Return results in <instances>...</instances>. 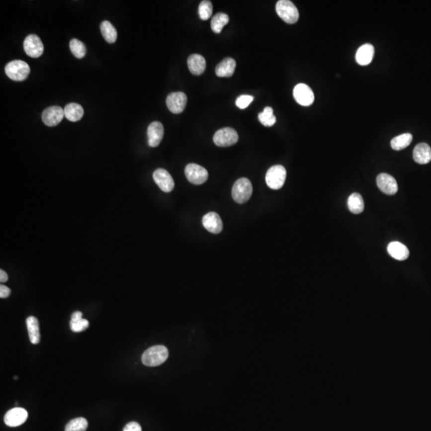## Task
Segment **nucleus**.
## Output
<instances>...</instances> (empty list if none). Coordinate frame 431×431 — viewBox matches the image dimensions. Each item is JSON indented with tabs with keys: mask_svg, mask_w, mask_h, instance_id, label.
<instances>
[{
	"mask_svg": "<svg viewBox=\"0 0 431 431\" xmlns=\"http://www.w3.org/2000/svg\"><path fill=\"white\" fill-rule=\"evenodd\" d=\"M7 279H8V275L6 273V271L1 270L0 271V281L4 283V282L7 281Z\"/></svg>",
	"mask_w": 431,
	"mask_h": 431,
	"instance_id": "c9c22d12",
	"label": "nucleus"
},
{
	"mask_svg": "<svg viewBox=\"0 0 431 431\" xmlns=\"http://www.w3.org/2000/svg\"><path fill=\"white\" fill-rule=\"evenodd\" d=\"M198 14L202 20H208L213 14V4L210 1L205 0L200 2L198 7Z\"/></svg>",
	"mask_w": 431,
	"mask_h": 431,
	"instance_id": "7c9ffc66",
	"label": "nucleus"
},
{
	"mask_svg": "<svg viewBox=\"0 0 431 431\" xmlns=\"http://www.w3.org/2000/svg\"><path fill=\"white\" fill-rule=\"evenodd\" d=\"M413 158L418 164H428L431 161V146L427 143H419L415 146Z\"/></svg>",
	"mask_w": 431,
	"mask_h": 431,
	"instance_id": "f3484780",
	"label": "nucleus"
},
{
	"mask_svg": "<svg viewBox=\"0 0 431 431\" xmlns=\"http://www.w3.org/2000/svg\"><path fill=\"white\" fill-rule=\"evenodd\" d=\"M187 96L183 92H173L166 98V105L172 113H180L186 106Z\"/></svg>",
	"mask_w": 431,
	"mask_h": 431,
	"instance_id": "9b49d317",
	"label": "nucleus"
},
{
	"mask_svg": "<svg viewBox=\"0 0 431 431\" xmlns=\"http://www.w3.org/2000/svg\"><path fill=\"white\" fill-rule=\"evenodd\" d=\"M236 61L232 58H226L216 67L215 72L218 77L229 78L235 72Z\"/></svg>",
	"mask_w": 431,
	"mask_h": 431,
	"instance_id": "412c9836",
	"label": "nucleus"
},
{
	"mask_svg": "<svg viewBox=\"0 0 431 431\" xmlns=\"http://www.w3.org/2000/svg\"><path fill=\"white\" fill-rule=\"evenodd\" d=\"M149 146L153 148L158 147L164 137V127L161 122H154L147 129Z\"/></svg>",
	"mask_w": 431,
	"mask_h": 431,
	"instance_id": "2eb2a0df",
	"label": "nucleus"
},
{
	"mask_svg": "<svg viewBox=\"0 0 431 431\" xmlns=\"http://www.w3.org/2000/svg\"><path fill=\"white\" fill-rule=\"evenodd\" d=\"M169 357L167 347L162 345L152 346L142 354V361L144 364L148 366H157L166 362Z\"/></svg>",
	"mask_w": 431,
	"mask_h": 431,
	"instance_id": "f257e3e1",
	"label": "nucleus"
},
{
	"mask_svg": "<svg viewBox=\"0 0 431 431\" xmlns=\"http://www.w3.org/2000/svg\"><path fill=\"white\" fill-rule=\"evenodd\" d=\"M70 49L72 54L77 59H83L86 54V47L85 44L77 39H71L70 42Z\"/></svg>",
	"mask_w": 431,
	"mask_h": 431,
	"instance_id": "c85d7f7f",
	"label": "nucleus"
},
{
	"mask_svg": "<svg viewBox=\"0 0 431 431\" xmlns=\"http://www.w3.org/2000/svg\"><path fill=\"white\" fill-rule=\"evenodd\" d=\"M187 180L193 184H201L209 178V172L202 166L194 163L187 165L184 169Z\"/></svg>",
	"mask_w": 431,
	"mask_h": 431,
	"instance_id": "0eeeda50",
	"label": "nucleus"
},
{
	"mask_svg": "<svg viewBox=\"0 0 431 431\" xmlns=\"http://www.w3.org/2000/svg\"><path fill=\"white\" fill-rule=\"evenodd\" d=\"M154 181L163 192H170L174 188V180L170 172L164 169H158L153 174Z\"/></svg>",
	"mask_w": 431,
	"mask_h": 431,
	"instance_id": "f8f14e48",
	"label": "nucleus"
},
{
	"mask_svg": "<svg viewBox=\"0 0 431 431\" xmlns=\"http://www.w3.org/2000/svg\"><path fill=\"white\" fill-rule=\"evenodd\" d=\"M82 318H83V313L81 312H74L71 316V320H79V319Z\"/></svg>",
	"mask_w": 431,
	"mask_h": 431,
	"instance_id": "e433bc0d",
	"label": "nucleus"
},
{
	"mask_svg": "<svg viewBox=\"0 0 431 431\" xmlns=\"http://www.w3.org/2000/svg\"><path fill=\"white\" fill-rule=\"evenodd\" d=\"M377 185L385 194L395 195L398 192V184L392 176L387 173H380L377 176Z\"/></svg>",
	"mask_w": 431,
	"mask_h": 431,
	"instance_id": "4468645a",
	"label": "nucleus"
},
{
	"mask_svg": "<svg viewBox=\"0 0 431 431\" xmlns=\"http://www.w3.org/2000/svg\"><path fill=\"white\" fill-rule=\"evenodd\" d=\"M349 210L354 214H360L364 210V202L359 193L354 192L350 195L347 200Z\"/></svg>",
	"mask_w": 431,
	"mask_h": 431,
	"instance_id": "b1692460",
	"label": "nucleus"
},
{
	"mask_svg": "<svg viewBox=\"0 0 431 431\" xmlns=\"http://www.w3.org/2000/svg\"><path fill=\"white\" fill-rule=\"evenodd\" d=\"M101 35L105 40L109 43H115L118 38V32L115 27L109 21H103L100 25Z\"/></svg>",
	"mask_w": 431,
	"mask_h": 431,
	"instance_id": "393cba45",
	"label": "nucleus"
},
{
	"mask_svg": "<svg viewBox=\"0 0 431 431\" xmlns=\"http://www.w3.org/2000/svg\"><path fill=\"white\" fill-rule=\"evenodd\" d=\"M253 99H254V97L253 96L244 94V95H241L240 97H237V101H236V105L240 109H244L245 108H247L252 103Z\"/></svg>",
	"mask_w": 431,
	"mask_h": 431,
	"instance_id": "473e14b6",
	"label": "nucleus"
},
{
	"mask_svg": "<svg viewBox=\"0 0 431 431\" xmlns=\"http://www.w3.org/2000/svg\"><path fill=\"white\" fill-rule=\"evenodd\" d=\"M65 117L64 109L58 105H53L44 109L42 114V119L46 126L53 127L59 125Z\"/></svg>",
	"mask_w": 431,
	"mask_h": 431,
	"instance_id": "1a4fd4ad",
	"label": "nucleus"
},
{
	"mask_svg": "<svg viewBox=\"0 0 431 431\" xmlns=\"http://www.w3.org/2000/svg\"><path fill=\"white\" fill-rule=\"evenodd\" d=\"M88 422L84 418L72 419L66 426L65 431H86L87 429Z\"/></svg>",
	"mask_w": 431,
	"mask_h": 431,
	"instance_id": "c756f323",
	"label": "nucleus"
},
{
	"mask_svg": "<svg viewBox=\"0 0 431 431\" xmlns=\"http://www.w3.org/2000/svg\"><path fill=\"white\" fill-rule=\"evenodd\" d=\"M412 140H413V136L410 133H406V134L397 136L391 140V148L394 150H397V151L403 150L411 145Z\"/></svg>",
	"mask_w": 431,
	"mask_h": 431,
	"instance_id": "a878e982",
	"label": "nucleus"
},
{
	"mask_svg": "<svg viewBox=\"0 0 431 431\" xmlns=\"http://www.w3.org/2000/svg\"><path fill=\"white\" fill-rule=\"evenodd\" d=\"M229 22V17L225 13H217L211 21V28L213 32L216 34H220L222 31V29L225 25Z\"/></svg>",
	"mask_w": 431,
	"mask_h": 431,
	"instance_id": "bb28decb",
	"label": "nucleus"
},
{
	"mask_svg": "<svg viewBox=\"0 0 431 431\" xmlns=\"http://www.w3.org/2000/svg\"><path fill=\"white\" fill-rule=\"evenodd\" d=\"M123 431H142V427L139 423L136 422H130L126 427H124Z\"/></svg>",
	"mask_w": 431,
	"mask_h": 431,
	"instance_id": "72a5a7b5",
	"label": "nucleus"
},
{
	"mask_svg": "<svg viewBox=\"0 0 431 431\" xmlns=\"http://www.w3.org/2000/svg\"><path fill=\"white\" fill-rule=\"evenodd\" d=\"M374 54H375V49L372 45L370 43L362 45L357 51L355 55L356 62L361 66L368 65L372 61Z\"/></svg>",
	"mask_w": 431,
	"mask_h": 431,
	"instance_id": "6ab92c4d",
	"label": "nucleus"
},
{
	"mask_svg": "<svg viewBox=\"0 0 431 431\" xmlns=\"http://www.w3.org/2000/svg\"><path fill=\"white\" fill-rule=\"evenodd\" d=\"M287 171L283 166H271L266 173L265 180L267 186L271 189H279L285 182Z\"/></svg>",
	"mask_w": 431,
	"mask_h": 431,
	"instance_id": "39448f33",
	"label": "nucleus"
},
{
	"mask_svg": "<svg viewBox=\"0 0 431 431\" xmlns=\"http://www.w3.org/2000/svg\"><path fill=\"white\" fill-rule=\"evenodd\" d=\"M64 114L66 118L71 122H78L81 120L84 114V110L81 105L77 103H70L64 108Z\"/></svg>",
	"mask_w": 431,
	"mask_h": 431,
	"instance_id": "5701e85b",
	"label": "nucleus"
},
{
	"mask_svg": "<svg viewBox=\"0 0 431 431\" xmlns=\"http://www.w3.org/2000/svg\"><path fill=\"white\" fill-rule=\"evenodd\" d=\"M239 139V136L234 129L225 127L217 130L213 136V142L219 147H229L235 145Z\"/></svg>",
	"mask_w": 431,
	"mask_h": 431,
	"instance_id": "423d86ee",
	"label": "nucleus"
},
{
	"mask_svg": "<svg viewBox=\"0 0 431 431\" xmlns=\"http://www.w3.org/2000/svg\"><path fill=\"white\" fill-rule=\"evenodd\" d=\"M26 327L28 331L29 338L32 344H38L40 342V331H39V320L35 316H30L26 319Z\"/></svg>",
	"mask_w": 431,
	"mask_h": 431,
	"instance_id": "4be33fe9",
	"label": "nucleus"
},
{
	"mask_svg": "<svg viewBox=\"0 0 431 431\" xmlns=\"http://www.w3.org/2000/svg\"><path fill=\"white\" fill-rule=\"evenodd\" d=\"M31 69L26 62L22 60H14L6 64L5 73L9 79L13 81H24L28 77Z\"/></svg>",
	"mask_w": 431,
	"mask_h": 431,
	"instance_id": "7ed1b4c3",
	"label": "nucleus"
},
{
	"mask_svg": "<svg viewBox=\"0 0 431 431\" xmlns=\"http://www.w3.org/2000/svg\"><path fill=\"white\" fill-rule=\"evenodd\" d=\"M188 70L192 75H200L205 72L206 61L202 55L193 54L188 58Z\"/></svg>",
	"mask_w": 431,
	"mask_h": 431,
	"instance_id": "a211bd4d",
	"label": "nucleus"
},
{
	"mask_svg": "<svg viewBox=\"0 0 431 431\" xmlns=\"http://www.w3.org/2000/svg\"><path fill=\"white\" fill-rule=\"evenodd\" d=\"M275 10L284 22L288 24H293L297 22L300 13L296 5L289 0H279L275 6Z\"/></svg>",
	"mask_w": 431,
	"mask_h": 431,
	"instance_id": "f03ea898",
	"label": "nucleus"
},
{
	"mask_svg": "<svg viewBox=\"0 0 431 431\" xmlns=\"http://www.w3.org/2000/svg\"><path fill=\"white\" fill-rule=\"evenodd\" d=\"M10 295V289L5 285L0 286V297L2 299L8 297Z\"/></svg>",
	"mask_w": 431,
	"mask_h": 431,
	"instance_id": "f704fd0d",
	"label": "nucleus"
},
{
	"mask_svg": "<svg viewBox=\"0 0 431 431\" xmlns=\"http://www.w3.org/2000/svg\"><path fill=\"white\" fill-rule=\"evenodd\" d=\"M28 418L26 410L21 407H14L6 412L4 416V423L10 427H16L22 425Z\"/></svg>",
	"mask_w": 431,
	"mask_h": 431,
	"instance_id": "ddd939ff",
	"label": "nucleus"
},
{
	"mask_svg": "<svg viewBox=\"0 0 431 431\" xmlns=\"http://www.w3.org/2000/svg\"><path fill=\"white\" fill-rule=\"evenodd\" d=\"M23 48L26 55L34 59L40 57L44 51V46L40 38L36 35H30L26 37L23 42Z\"/></svg>",
	"mask_w": 431,
	"mask_h": 431,
	"instance_id": "6e6552de",
	"label": "nucleus"
},
{
	"mask_svg": "<svg viewBox=\"0 0 431 431\" xmlns=\"http://www.w3.org/2000/svg\"><path fill=\"white\" fill-rule=\"evenodd\" d=\"M387 251L390 256L397 260H405L410 256L409 249L406 245L398 241L389 244Z\"/></svg>",
	"mask_w": 431,
	"mask_h": 431,
	"instance_id": "aec40b11",
	"label": "nucleus"
},
{
	"mask_svg": "<svg viewBox=\"0 0 431 431\" xmlns=\"http://www.w3.org/2000/svg\"><path fill=\"white\" fill-rule=\"evenodd\" d=\"M70 327L72 332H82L86 330L89 327V321L86 319H79V320H71Z\"/></svg>",
	"mask_w": 431,
	"mask_h": 431,
	"instance_id": "2f4dec72",
	"label": "nucleus"
},
{
	"mask_svg": "<svg viewBox=\"0 0 431 431\" xmlns=\"http://www.w3.org/2000/svg\"><path fill=\"white\" fill-rule=\"evenodd\" d=\"M293 96L297 103L303 106H309L313 103L315 100L312 89L304 83H300L295 86L293 89Z\"/></svg>",
	"mask_w": 431,
	"mask_h": 431,
	"instance_id": "9d476101",
	"label": "nucleus"
},
{
	"mask_svg": "<svg viewBox=\"0 0 431 431\" xmlns=\"http://www.w3.org/2000/svg\"><path fill=\"white\" fill-rule=\"evenodd\" d=\"M258 118L262 125L267 127H271L276 122V118L273 113V109L270 106L264 108L263 111L258 114Z\"/></svg>",
	"mask_w": 431,
	"mask_h": 431,
	"instance_id": "cd10ccee",
	"label": "nucleus"
},
{
	"mask_svg": "<svg viewBox=\"0 0 431 431\" xmlns=\"http://www.w3.org/2000/svg\"><path fill=\"white\" fill-rule=\"evenodd\" d=\"M202 224L209 233L218 234L222 231L223 224L221 218L214 212L205 214L202 218Z\"/></svg>",
	"mask_w": 431,
	"mask_h": 431,
	"instance_id": "dca6fc26",
	"label": "nucleus"
},
{
	"mask_svg": "<svg viewBox=\"0 0 431 431\" xmlns=\"http://www.w3.org/2000/svg\"><path fill=\"white\" fill-rule=\"evenodd\" d=\"M253 194V185L250 180L245 177L238 179L232 189L233 200L238 204L247 202Z\"/></svg>",
	"mask_w": 431,
	"mask_h": 431,
	"instance_id": "20e7f679",
	"label": "nucleus"
}]
</instances>
